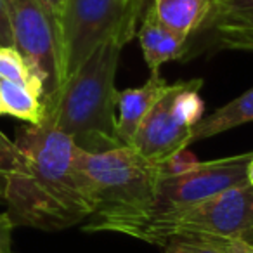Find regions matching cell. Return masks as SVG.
Instances as JSON below:
<instances>
[{"label":"cell","mask_w":253,"mask_h":253,"mask_svg":"<svg viewBox=\"0 0 253 253\" xmlns=\"http://www.w3.org/2000/svg\"><path fill=\"white\" fill-rule=\"evenodd\" d=\"M16 225L9 213H0V253H11V232Z\"/></svg>","instance_id":"cell-22"},{"label":"cell","mask_w":253,"mask_h":253,"mask_svg":"<svg viewBox=\"0 0 253 253\" xmlns=\"http://www.w3.org/2000/svg\"><path fill=\"white\" fill-rule=\"evenodd\" d=\"M207 37L205 47L215 50L253 52V0H218L213 2L205 21L189 42ZM187 42V43H189Z\"/></svg>","instance_id":"cell-9"},{"label":"cell","mask_w":253,"mask_h":253,"mask_svg":"<svg viewBox=\"0 0 253 253\" xmlns=\"http://www.w3.org/2000/svg\"><path fill=\"white\" fill-rule=\"evenodd\" d=\"M213 2H218V0H213Z\"/></svg>","instance_id":"cell-27"},{"label":"cell","mask_w":253,"mask_h":253,"mask_svg":"<svg viewBox=\"0 0 253 253\" xmlns=\"http://www.w3.org/2000/svg\"><path fill=\"white\" fill-rule=\"evenodd\" d=\"M225 253H234V252H232V250H231V248H229V246H227V245H225Z\"/></svg>","instance_id":"cell-26"},{"label":"cell","mask_w":253,"mask_h":253,"mask_svg":"<svg viewBox=\"0 0 253 253\" xmlns=\"http://www.w3.org/2000/svg\"><path fill=\"white\" fill-rule=\"evenodd\" d=\"M40 4L43 5V9H45L47 16L50 18L52 25L56 26L57 35H59L61 16H63V9H64V4H66V0H40ZM59 45H61V43H59Z\"/></svg>","instance_id":"cell-23"},{"label":"cell","mask_w":253,"mask_h":253,"mask_svg":"<svg viewBox=\"0 0 253 253\" xmlns=\"http://www.w3.org/2000/svg\"><path fill=\"white\" fill-rule=\"evenodd\" d=\"M250 122H253V87L243 92L236 99H232L231 102L224 104L222 108L215 109L208 116H203L194 125L193 134H191L189 139V146Z\"/></svg>","instance_id":"cell-12"},{"label":"cell","mask_w":253,"mask_h":253,"mask_svg":"<svg viewBox=\"0 0 253 253\" xmlns=\"http://www.w3.org/2000/svg\"><path fill=\"white\" fill-rule=\"evenodd\" d=\"M0 78L9 80L35 92L40 99L43 97V88L35 75L30 71L28 64L14 47H0Z\"/></svg>","instance_id":"cell-15"},{"label":"cell","mask_w":253,"mask_h":253,"mask_svg":"<svg viewBox=\"0 0 253 253\" xmlns=\"http://www.w3.org/2000/svg\"><path fill=\"white\" fill-rule=\"evenodd\" d=\"M16 158L5 193L14 225L64 231L94 213V194L70 135L50 125L19 126Z\"/></svg>","instance_id":"cell-1"},{"label":"cell","mask_w":253,"mask_h":253,"mask_svg":"<svg viewBox=\"0 0 253 253\" xmlns=\"http://www.w3.org/2000/svg\"><path fill=\"white\" fill-rule=\"evenodd\" d=\"M169 82L160 77H151L139 88L116 90V132L123 146L134 148L135 137L146 116L155 104L169 92Z\"/></svg>","instance_id":"cell-10"},{"label":"cell","mask_w":253,"mask_h":253,"mask_svg":"<svg viewBox=\"0 0 253 253\" xmlns=\"http://www.w3.org/2000/svg\"><path fill=\"white\" fill-rule=\"evenodd\" d=\"M198 163H200V160H198L189 149L184 148V149H180V151L173 153L165 162L160 163V175L162 177L179 175V173H184V172H187V170H193Z\"/></svg>","instance_id":"cell-19"},{"label":"cell","mask_w":253,"mask_h":253,"mask_svg":"<svg viewBox=\"0 0 253 253\" xmlns=\"http://www.w3.org/2000/svg\"><path fill=\"white\" fill-rule=\"evenodd\" d=\"M128 0H66L61 16L63 84L99 49L116 39Z\"/></svg>","instance_id":"cell-6"},{"label":"cell","mask_w":253,"mask_h":253,"mask_svg":"<svg viewBox=\"0 0 253 253\" xmlns=\"http://www.w3.org/2000/svg\"><path fill=\"white\" fill-rule=\"evenodd\" d=\"M123 45L111 39L101 45L45 104V122L70 135L78 148L101 153L122 148L116 132L115 75Z\"/></svg>","instance_id":"cell-2"},{"label":"cell","mask_w":253,"mask_h":253,"mask_svg":"<svg viewBox=\"0 0 253 253\" xmlns=\"http://www.w3.org/2000/svg\"><path fill=\"white\" fill-rule=\"evenodd\" d=\"M7 7L14 49L42 85V101H50L63 85L61 45L56 26L40 0H7Z\"/></svg>","instance_id":"cell-7"},{"label":"cell","mask_w":253,"mask_h":253,"mask_svg":"<svg viewBox=\"0 0 253 253\" xmlns=\"http://www.w3.org/2000/svg\"><path fill=\"white\" fill-rule=\"evenodd\" d=\"M163 248L165 253H225V241L177 238L169 241Z\"/></svg>","instance_id":"cell-17"},{"label":"cell","mask_w":253,"mask_h":253,"mask_svg":"<svg viewBox=\"0 0 253 253\" xmlns=\"http://www.w3.org/2000/svg\"><path fill=\"white\" fill-rule=\"evenodd\" d=\"M151 4H153V0H128L125 18H123V23H122V26H120L118 35H116V40H118L123 47H125V43H128L135 37V33H137V30H139V25H141L144 14L149 11Z\"/></svg>","instance_id":"cell-16"},{"label":"cell","mask_w":253,"mask_h":253,"mask_svg":"<svg viewBox=\"0 0 253 253\" xmlns=\"http://www.w3.org/2000/svg\"><path fill=\"white\" fill-rule=\"evenodd\" d=\"M211 4L213 0H153L149 9L163 25L189 40L205 21Z\"/></svg>","instance_id":"cell-13"},{"label":"cell","mask_w":253,"mask_h":253,"mask_svg":"<svg viewBox=\"0 0 253 253\" xmlns=\"http://www.w3.org/2000/svg\"><path fill=\"white\" fill-rule=\"evenodd\" d=\"M225 245L234 253H253V225L243 231L231 241H225Z\"/></svg>","instance_id":"cell-21"},{"label":"cell","mask_w":253,"mask_h":253,"mask_svg":"<svg viewBox=\"0 0 253 253\" xmlns=\"http://www.w3.org/2000/svg\"><path fill=\"white\" fill-rule=\"evenodd\" d=\"M203 80H184L170 85L142 122L134 142L146 160L162 163L173 153L189 148L193 128L205 113L200 88Z\"/></svg>","instance_id":"cell-5"},{"label":"cell","mask_w":253,"mask_h":253,"mask_svg":"<svg viewBox=\"0 0 253 253\" xmlns=\"http://www.w3.org/2000/svg\"><path fill=\"white\" fill-rule=\"evenodd\" d=\"M0 115H4V106H2V101H0Z\"/></svg>","instance_id":"cell-25"},{"label":"cell","mask_w":253,"mask_h":253,"mask_svg":"<svg viewBox=\"0 0 253 253\" xmlns=\"http://www.w3.org/2000/svg\"><path fill=\"white\" fill-rule=\"evenodd\" d=\"M0 47H14L7 0H0Z\"/></svg>","instance_id":"cell-20"},{"label":"cell","mask_w":253,"mask_h":253,"mask_svg":"<svg viewBox=\"0 0 253 253\" xmlns=\"http://www.w3.org/2000/svg\"><path fill=\"white\" fill-rule=\"evenodd\" d=\"M246 180H248V184L253 187V156H252V160H250V163H248V172H246Z\"/></svg>","instance_id":"cell-24"},{"label":"cell","mask_w":253,"mask_h":253,"mask_svg":"<svg viewBox=\"0 0 253 253\" xmlns=\"http://www.w3.org/2000/svg\"><path fill=\"white\" fill-rule=\"evenodd\" d=\"M253 225V187L236 186L198 203L155 211L130 238L165 246L177 238L231 241Z\"/></svg>","instance_id":"cell-4"},{"label":"cell","mask_w":253,"mask_h":253,"mask_svg":"<svg viewBox=\"0 0 253 253\" xmlns=\"http://www.w3.org/2000/svg\"><path fill=\"white\" fill-rule=\"evenodd\" d=\"M16 158V146L0 132V205H5V193Z\"/></svg>","instance_id":"cell-18"},{"label":"cell","mask_w":253,"mask_h":253,"mask_svg":"<svg viewBox=\"0 0 253 253\" xmlns=\"http://www.w3.org/2000/svg\"><path fill=\"white\" fill-rule=\"evenodd\" d=\"M0 101L4 106V115H11L30 125H43L45 122V104L26 87L0 78Z\"/></svg>","instance_id":"cell-14"},{"label":"cell","mask_w":253,"mask_h":253,"mask_svg":"<svg viewBox=\"0 0 253 253\" xmlns=\"http://www.w3.org/2000/svg\"><path fill=\"white\" fill-rule=\"evenodd\" d=\"M135 37L141 43L142 56L151 71V77H160V68L163 64L182 59L187 52L189 40L163 25L151 9L144 14Z\"/></svg>","instance_id":"cell-11"},{"label":"cell","mask_w":253,"mask_h":253,"mask_svg":"<svg viewBox=\"0 0 253 253\" xmlns=\"http://www.w3.org/2000/svg\"><path fill=\"white\" fill-rule=\"evenodd\" d=\"M252 156L253 153H243L211 162H200L193 170L179 175L162 177L156 189L153 213L187 207L236 186L248 184L246 172Z\"/></svg>","instance_id":"cell-8"},{"label":"cell","mask_w":253,"mask_h":253,"mask_svg":"<svg viewBox=\"0 0 253 253\" xmlns=\"http://www.w3.org/2000/svg\"><path fill=\"white\" fill-rule=\"evenodd\" d=\"M80 162L95 203L94 213L82 225L84 231L128 236L153 213L162 179L160 163L128 146L101 153L82 149Z\"/></svg>","instance_id":"cell-3"}]
</instances>
